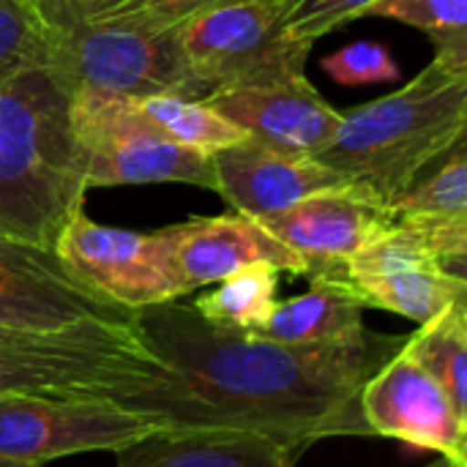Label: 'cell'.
I'll return each mask as SVG.
<instances>
[{"label": "cell", "instance_id": "7", "mask_svg": "<svg viewBox=\"0 0 467 467\" xmlns=\"http://www.w3.org/2000/svg\"><path fill=\"white\" fill-rule=\"evenodd\" d=\"M290 3L216 0L175 27L178 47L202 96L227 85L304 71L312 47L282 33Z\"/></svg>", "mask_w": 467, "mask_h": 467}, {"label": "cell", "instance_id": "8", "mask_svg": "<svg viewBox=\"0 0 467 467\" xmlns=\"http://www.w3.org/2000/svg\"><path fill=\"white\" fill-rule=\"evenodd\" d=\"M156 427L107 400L0 397V467H44L60 457L120 451Z\"/></svg>", "mask_w": 467, "mask_h": 467}, {"label": "cell", "instance_id": "11", "mask_svg": "<svg viewBox=\"0 0 467 467\" xmlns=\"http://www.w3.org/2000/svg\"><path fill=\"white\" fill-rule=\"evenodd\" d=\"M123 309L82 285L52 246L0 238V328L57 331L85 320L129 323Z\"/></svg>", "mask_w": 467, "mask_h": 467}, {"label": "cell", "instance_id": "17", "mask_svg": "<svg viewBox=\"0 0 467 467\" xmlns=\"http://www.w3.org/2000/svg\"><path fill=\"white\" fill-rule=\"evenodd\" d=\"M364 309L345 276H312L306 293L276 301L265 323L252 334L282 345L342 342L367 331Z\"/></svg>", "mask_w": 467, "mask_h": 467}, {"label": "cell", "instance_id": "24", "mask_svg": "<svg viewBox=\"0 0 467 467\" xmlns=\"http://www.w3.org/2000/svg\"><path fill=\"white\" fill-rule=\"evenodd\" d=\"M391 219H462L467 216L465 142L457 145L435 175L416 181L391 208Z\"/></svg>", "mask_w": 467, "mask_h": 467}, {"label": "cell", "instance_id": "6", "mask_svg": "<svg viewBox=\"0 0 467 467\" xmlns=\"http://www.w3.org/2000/svg\"><path fill=\"white\" fill-rule=\"evenodd\" d=\"M71 131L88 189L126 183H189L216 189L211 156L161 137L137 112L131 96L74 93Z\"/></svg>", "mask_w": 467, "mask_h": 467}, {"label": "cell", "instance_id": "27", "mask_svg": "<svg viewBox=\"0 0 467 467\" xmlns=\"http://www.w3.org/2000/svg\"><path fill=\"white\" fill-rule=\"evenodd\" d=\"M323 71L345 85V88H358V85H378V82H394L400 77V66L394 63L391 52L378 44V41H356L348 44L320 60Z\"/></svg>", "mask_w": 467, "mask_h": 467}, {"label": "cell", "instance_id": "14", "mask_svg": "<svg viewBox=\"0 0 467 467\" xmlns=\"http://www.w3.org/2000/svg\"><path fill=\"white\" fill-rule=\"evenodd\" d=\"M216 194L235 213L265 219L290 205L326 192L353 186L342 172L331 170L312 153L285 150L254 137L211 153Z\"/></svg>", "mask_w": 467, "mask_h": 467}, {"label": "cell", "instance_id": "20", "mask_svg": "<svg viewBox=\"0 0 467 467\" xmlns=\"http://www.w3.org/2000/svg\"><path fill=\"white\" fill-rule=\"evenodd\" d=\"M137 112L170 142L200 150V153H216L222 148H230L246 137L235 123L222 118L216 109H211L202 99H186V96H145L131 99Z\"/></svg>", "mask_w": 467, "mask_h": 467}, {"label": "cell", "instance_id": "5", "mask_svg": "<svg viewBox=\"0 0 467 467\" xmlns=\"http://www.w3.org/2000/svg\"><path fill=\"white\" fill-rule=\"evenodd\" d=\"M47 66L63 79L71 96H202L178 47L175 27L153 30L134 25H88L71 19H47Z\"/></svg>", "mask_w": 467, "mask_h": 467}, {"label": "cell", "instance_id": "12", "mask_svg": "<svg viewBox=\"0 0 467 467\" xmlns=\"http://www.w3.org/2000/svg\"><path fill=\"white\" fill-rule=\"evenodd\" d=\"M202 101L249 137L298 153H317L342 123L304 71L216 88Z\"/></svg>", "mask_w": 467, "mask_h": 467}, {"label": "cell", "instance_id": "23", "mask_svg": "<svg viewBox=\"0 0 467 467\" xmlns=\"http://www.w3.org/2000/svg\"><path fill=\"white\" fill-rule=\"evenodd\" d=\"M364 16H386L421 30L435 57L467 68V0H378Z\"/></svg>", "mask_w": 467, "mask_h": 467}, {"label": "cell", "instance_id": "29", "mask_svg": "<svg viewBox=\"0 0 467 467\" xmlns=\"http://www.w3.org/2000/svg\"><path fill=\"white\" fill-rule=\"evenodd\" d=\"M22 3H38V0H22Z\"/></svg>", "mask_w": 467, "mask_h": 467}, {"label": "cell", "instance_id": "1", "mask_svg": "<svg viewBox=\"0 0 467 467\" xmlns=\"http://www.w3.org/2000/svg\"><path fill=\"white\" fill-rule=\"evenodd\" d=\"M134 328L161 372L107 394V402L145 416L156 430H246L304 449L372 435L361 389L405 342L367 328L342 342L282 345L222 331L178 301L137 309Z\"/></svg>", "mask_w": 467, "mask_h": 467}, {"label": "cell", "instance_id": "25", "mask_svg": "<svg viewBox=\"0 0 467 467\" xmlns=\"http://www.w3.org/2000/svg\"><path fill=\"white\" fill-rule=\"evenodd\" d=\"M49 25L38 3L0 0V82L36 66H47Z\"/></svg>", "mask_w": 467, "mask_h": 467}, {"label": "cell", "instance_id": "19", "mask_svg": "<svg viewBox=\"0 0 467 467\" xmlns=\"http://www.w3.org/2000/svg\"><path fill=\"white\" fill-rule=\"evenodd\" d=\"M279 274L282 271H276L268 263H254L216 282L219 287L200 296L192 306L205 323L222 331L252 334L265 323V317L276 306Z\"/></svg>", "mask_w": 467, "mask_h": 467}, {"label": "cell", "instance_id": "26", "mask_svg": "<svg viewBox=\"0 0 467 467\" xmlns=\"http://www.w3.org/2000/svg\"><path fill=\"white\" fill-rule=\"evenodd\" d=\"M378 0H293L282 33L290 41L315 47L323 36L334 33L337 27L361 19Z\"/></svg>", "mask_w": 467, "mask_h": 467}, {"label": "cell", "instance_id": "18", "mask_svg": "<svg viewBox=\"0 0 467 467\" xmlns=\"http://www.w3.org/2000/svg\"><path fill=\"white\" fill-rule=\"evenodd\" d=\"M345 279L367 309H386L419 326L467 298V279L451 276L441 265H405Z\"/></svg>", "mask_w": 467, "mask_h": 467}, {"label": "cell", "instance_id": "10", "mask_svg": "<svg viewBox=\"0 0 467 467\" xmlns=\"http://www.w3.org/2000/svg\"><path fill=\"white\" fill-rule=\"evenodd\" d=\"M361 416L372 435L438 451L467 467V413L457 410L441 383L402 348L364 383Z\"/></svg>", "mask_w": 467, "mask_h": 467}, {"label": "cell", "instance_id": "22", "mask_svg": "<svg viewBox=\"0 0 467 467\" xmlns=\"http://www.w3.org/2000/svg\"><path fill=\"white\" fill-rule=\"evenodd\" d=\"M216 0H38L47 19L170 30Z\"/></svg>", "mask_w": 467, "mask_h": 467}, {"label": "cell", "instance_id": "21", "mask_svg": "<svg viewBox=\"0 0 467 467\" xmlns=\"http://www.w3.org/2000/svg\"><path fill=\"white\" fill-rule=\"evenodd\" d=\"M405 350L441 383L454 408L467 413V298L421 323L405 339Z\"/></svg>", "mask_w": 467, "mask_h": 467}, {"label": "cell", "instance_id": "4", "mask_svg": "<svg viewBox=\"0 0 467 467\" xmlns=\"http://www.w3.org/2000/svg\"><path fill=\"white\" fill-rule=\"evenodd\" d=\"M159 372L134 317L85 320L57 331L0 328V397L104 400Z\"/></svg>", "mask_w": 467, "mask_h": 467}, {"label": "cell", "instance_id": "9", "mask_svg": "<svg viewBox=\"0 0 467 467\" xmlns=\"http://www.w3.org/2000/svg\"><path fill=\"white\" fill-rule=\"evenodd\" d=\"M55 252L82 285L131 312L189 296L172 265L164 230L104 227L79 211L60 230Z\"/></svg>", "mask_w": 467, "mask_h": 467}, {"label": "cell", "instance_id": "16", "mask_svg": "<svg viewBox=\"0 0 467 467\" xmlns=\"http://www.w3.org/2000/svg\"><path fill=\"white\" fill-rule=\"evenodd\" d=\"M304 451L246 430H156L115 451V467H296Z\"/></svg>", "mask_w": 467, "mask_h": 467}, {"label": "cell", "instance_id": "13", "mask_svg": "<svg viewBox=\"0 0 467 467\" xmlns=\"http://www.w3.org/2000/svg\"><path fill=\"white\" fill-rule=\"evenodd\" d=\"M265 230L301 257L306 276H345L348 260L389 222L383 202L358 186L317 192L282 213L260 219Z\"/></svg>", "mask_w": 467, "mask_h": 467}, {"label": "cell", "instance_id": "28", "mask_svg": "<svg viewBox=\"0 0 467 467\" xmlns=\"http://www.w3.org/2000/svg\"><path fill=\"white\" fill-rule=\"evenodd\" d=\"M427 467H457L451 460H446V457H441L438 462H432V465H427Z\"/></svg>", "mask_w": 467, "mask_h": 467}, {"label": "cell", "instance_id": "3", "mask_svg": "<svg viewBox=\"0 0 467 467\" xmlns=\"http://www.w3.org/2000/svg\"><path fill=\"white\" fill-rule=\"evenodd\" d=\"M465 131L467 68L435 57L405 88L342 112L312 156L391 208L432 161L465 142Z\"/></svg>", "mask_w": 467, "mask_h": 467}, {"label": "cell", "instance_id": "2", "mask_svg": "<svg viewBox=\"0 0 467 467\" xmlns=\"http://www.w3.org/2000/svg\"><path fill=\"white\" fill-rule=\"evenodd\" d=\"M71 93L49 66L0 82V238L52 246L85 205Z\"/></svg>", "mask_w": 467, "mask_h": 467}, {"label": "cell", "instance_id": "15", "mask_svg": "<svg viewBox=\"0 0 467 467\" xmlns=\"http://www.w3.org/2000/svg\"><path fill=\"white\" fill-rule=\"evenodd\" d=\"M164 238L186 293L216 285L254 263H268L282 274L306 276L301 257L276 241L260 219L244 213L194 216L164 227Z\"/></svg>", "mask_w": 467, "mask_h": 467}]
</instances>
